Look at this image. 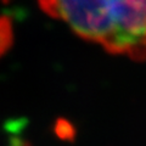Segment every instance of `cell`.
Wrapping results in <instances>:
<instances>
[{
	"label": "cell",
	"mask_w": 146,
	"mask_h": 146,
	"mask_svg": "<svg viewBox=\"0 0 146 146\" xmlns=\"http://www.w3.org/2000/svg\"><path fill=\"white\" fill-rule=\"evenodd\" d=\"M49 16L106 51L146 60V0H38Z\"/></svg>",
	"instance_id": "1"
}]
</instances>
